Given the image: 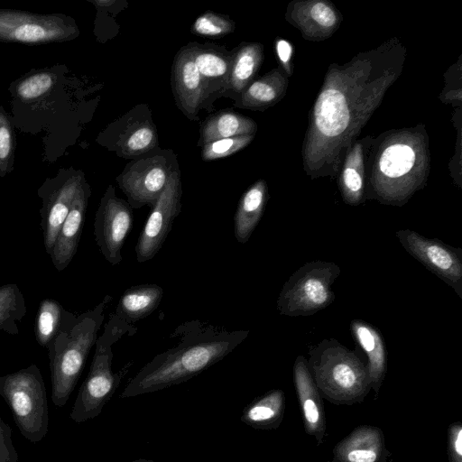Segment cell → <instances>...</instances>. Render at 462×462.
<instances>
[{"instance_id": "cell-1", "label": "cell", "mask_w": 462, "mask_h": 462, "mask_svg": "<svg viewBox=\"0 0 462 462\" xmlns=\"http://www.w3.org/2000/svg\"><path fill=\"white\" fill-rule=\"evenodd\" d=\"M404 54L392 41L346 64L330 66L303 142V166L312 179L337 173L354 138L399 77Z\"/></svg>"}, {"instance_id": "cell-2", "label": "cell", "mask_w": 462, "mask_h": 462, "mask_svg": "<svg viewBox=\"0 0 462 462\" xmlns=\"http://www.w3.org/2000/svg\"><path fill=\"white\" fill-rule=\"evenodd\" d=\"M249 335L200 320L180 324L171 337L179 343L144 365L128 382L121 398L135 397L184 383L221 361Z\"/></svg>"}, {"instance_id": "cell-3", "label": "cell", "mask_w": 462, "mask_h": 462, "mask_svg": "<svg viewBox=\"0 0 462 462\" xmlns=\"http://www.w3.org/2000/svg\"><path fill=\"white\" fill-rule=\"evenodd\" d=\"M428 166L425 135L416 130L391 135L376 153L367 198L385 205H404L425 185Z\"/></svg>"}, {"instance_id": "cell-4", "label": "cell", "mask_w": 462, "mask_h": 462, "mask_svg": "<svg viewBox=\"0 0 462 462\" xmlns=\"http://www.w3.org/2000/svg\"><path fill=\"white\" fill-rule=\"evenodd\" d=\"M112 300V296L106 295L93 309L79 316L67 310L60 329L48 348L51 401L55 406L63 407L74 391Z\"/></svg>"}, {"instance_id": "cell-5", "label": "cell", "mask_w": 462, "mask_h": 462, "mask_svg": "<svg viewBox=\"0 0 462 462\" xmlns=\"http://www.w3.org/2000/svg\"><path fill=\"white\" fill-rule=\"evenodd\" d=\"M308 368L320 393L335 405L362 402L371 390L366 364L335 338L323 339L309 351Z\"/></svg>"}, {"instance_id": "cell-6", "label": "cell", "mask_w": 462, "mask_h": 462, "mask_svg": "<svg viewBox=\"0 0 462 462\" xmlns=\"http://www.w3.org/2000/svg\"><path fill=\"white\" fill-rule=\"evenodd\" d=\"M136 330L135 327L128 324L115 312L110 314L108 321L105 324L104 332L96 341L88 374L79 390L69 413L74 422L81 423L95 419L112 399L132 365V363H129L119 372H113V345L125 334L132 336Z\"/></svg>"}, {"instance_id": "cell-7", "label": "cell", "mask_w": 462, "mask_h": 462, "mask_svg": "<svg viewBox=\"0 0 462 462\" xmlns=\"http://www.w3.org/2000/svg\"><path fill=\"white\" fill-rule=\"evenodd\" d=\"M0 395L10 407L22 436L32 443L42 440L48 432L49 409L39 367L32 364L1 376Z\"/></svg>"}, {"instance_id": "cell-8", "label": "cell", "mask_w": 462, "mask_h": 462, "mask_svg": "<svg viewBox=\"0 0 462 462\" xmlns=\"http://www.w3.org/2000/svg\"><path fill=\"white\" fill-rule=\"evenodd\" d=\"M335 263L312 261L296 270L283 284L277 310L289 317L310 316L335 300L332 285L340 274Z\"/></svg>"}, {"instance_id": "cell-9", "label": "cell", "mask_w": 462, "mask_h": 462, "mask_svg": "<svg viewBox=\"0 0 462 462\" xmlns=\"http://www.w3.org/2000/svg\"><path fill=\"white\" fill-rule=\"evenodd\" d=\"M177 167L172 151L152 150L129 162L116 182L133 209L144 206L152 208Z\"/></svg>"}, {"instance_id": "cell-10", "label": "cell", "mask_w": 462, "mask_h": 462, "mask_svg": "<svg viewBox=\"0 0 462 462\" xmlns=\"http://www.w3.org/2000/svg\"><path fill=\"white\" fill-rule=\"evenodd\" d=\"M79 34L75 21L62 14L0 10V42H3L45 44L69 41Z\"/></svg>"}, {"instance_id": "cell-11", "label": "cell", "mask_w": 462, "mask_h": 462, "mask_svg": "<svg viewBox=\"0 0 462 462\" xmlns=\"http://www.w3.org/2000/svg\"><path fill=\"white\" fill-rule=\"evenodd\" d=\"M98 142L122 158H134L158 146V134L149 106L137 105L111 123Z\"/></svg>"}, {"instance_id": "cell-12", "label": "cell", "mask_w": 462, "mask_h": 462, "mask_svg": "<svg viewBox=\"0 0 462 462\" xmlns=\"http://www.w3.org/2000/svg\"><path fill=\"white\" fill-rule=\"evenodd\" d=\"M396 237L403 249L462 299V250L437 238H428L411 230L400 229Z\"/></svg>"}, {"instance_id": "cell-13", "label": "cell", "mask_w": 462, "mask_h": 462, "mask_svg": "<svg viewBox=\"0 0 462 462\" xmlns=\"http://www.w3.org/2000/svg\"><path fill=\"white\" fill-rule=\"evenodd\" d=\"M133 208L109 185L100 199L94 220V236L104 258L112 265L122 262V248L133 228Z\"/></svg>"}, {"instance_id": "cell-14", "label": "cell", "mask_w": 462, "mask_h": 462, "mask_svg": "<svg viewBox=\"0 0 462 462\" xmlns=\"http://www.w3.org/2000/svg\"><path fill=\"white\" fill-rule=\"evenodd\" d=\"M182 186L177 167L147 217L135 245L138 263L152 260L162 249L175 218L181 210Z\"/></svg>"}, {"instance_id": "cell-15", "label": "cell", "mask_w": 462, "mask_h": 462, "mask_svg": "<svg viewBox=\"0 0 462 462\" xmlns=\"http://www.w3.org/2000/svg\"><path fill=\"white\" fill-rule=\"evenodd\" d=\"M84 180L81 171L61 170L55 178L47 179L38 190L42 201L40 215L43 245L48 254Z\"/></svg>"}, {"instance_id": "cell-16", "label": "cell", "mask_w": 462, "mask_h": 462, "mask_svg": "<svg viewBox=\"0 0 462 462\" xmlns=\"http://www.w3.org/2000/svg\"><path fill=\"white\" fill-rule=\"evenodd\" d=\"M293 383L306 433L323 443L326 431V414L321 395L308 368L307 358L299 356L293 365Z\"/></svg>"}, {"instance_id": "cell-17", "label": "cell", "mask_w": 462, "mask_h": 462, "mask_svg": "<svg viewBox=\"0 0 462 462\" xmlns=\"http://www.w3.org/2000/svg\"><path fill=\"white\" fill-rule=\"evenodd\" d=\"M171 84L178 106L189 119H197L208 95L188 46L180 49L175 56Z\"/></svg>"}, {"instance_id": "cell-18", "label": "cell", "mask_w": 462, "mask_h": 462, "mask_svg": "<svg viewBox=\"0 0 462 462\" xmlns=\"http://www.w3.org/2000/svg\"><path fill=\"white\" fill-rule=\"evenodd\" d=\"M330 462H386L391 456L383 431L377 426L359 425L338 441Z\"/></svg>"}, {"instance_id": "cell-19", "label": "cell", "mask_w": 462, "mask_h": 462, "mask_svg": "<svg viewBox=\"0 0 462 462\" xmlns=\"http://www.w3.org/2000/svg\"><path fill=\"white\" fill-rule=\"evenodd\" d=\"M90 187L86 180L80 185L71 208L49 254L58 272L63 271L75 256L81 237Z\"/></svg>"}, {"instance_id": "cell-20", "label": "cell", "mask_w": 462, "mask_h": 462, "mask_svg": "<svg viewBox=\"0 0 462 462\" xmlns=\"http://www.w3.org/2000/svg\"><path fill=\"white\" fill-rule=\"evenodd\" d=\"M339 14L334 6L322 0L299 1L288 5L286 19L309 40H323L339 26Z\"/></svg>"}, {"instance_id": "cell-21", "label": "cell", "mask_w": 462, "mask_h": 462, "mask_svg": "<svg viewBox=\"0 0 462 462\" xmlns=\"http://www.w3.org/2000/svg\"><path fill=\"white\" fill-rule=\"evenodd\" d=\"M187 46L191 52L208 97L222 94L227 90L233 51L228 52L222 47L210 44L193 43Z\"/></svg>"}, {"instance_id": "cell-22", "label": "cell", "mask_w": 462, "mask_h": 462, "mask_svg": "<svg viewBox=\"0 0 462 462\" xmlns=\"http://www.w3.org/2000/svg\"><path fill=\"white\" fill-rule=\"evenodd\" d=\"M350 329L356 344L366 355L371 389L378 394L387 371L383 338L376 328L362 319H353Z\"/></svg>"}, {"instance_id": "cell-23", "label": "cell", "mask_w": 462, "mask_h": 462, "mask_svg": "<svg viewBox=\"0 0 462 462\" xmlns=\"http://www.w3.org/2000/svg\"><path fill=\"white\" fill-rule=\"evenodd\" d=\"M268 188L263 180L252 184L241 196L234 216V235L238 243L248 242L264 211Z\"/></svg>"}, {"instance_id": "cell-24", "label": "cell", "mask_w": 462, "mask_h": 462, "mask_svg": "<svg viewBox=\"0 0 462 462\" xmlns=\"http://www.w3.org/2000/svg\"><path fill=\"white\" fill-rule=\"evenodd\" d=\"M164 291L155 283L131 286L121 295L115 313L128 324L151 315L160 305Z\"/></svg>"}, {"instance_id": "cell-25", "label": "cell", "mask_w": 462, "mask_h": 462, "mask_svg": "<svg viewBox=\"0 0 462 462\" xmlns=\"http://www.w3.org/2000/svg\"><path fill=\"white\" fill-rule=\"evenodd\" d=\"M284 411V392L273 389L248 403L244 408L240 420L256 430H273L282 422Z\"/></svg>"}, {"instance_id": "cell-26", "label": "cell", "mask_w": 462, "mask_h": 462, "mask_svg": "<svg viewBox=\"0 0 462 462\" xmlns=\"http://www.w3.org/2000/svg\"><path fill=\"white\" fill-rule=\"evenodd\" d=\"M256 123L248 116L234 111H221L206 119L200 128V145L210 142L244 136L254 135Z\"/></svg>"}, {"instance_id": "cell-27", "label": "cell", "mask_w": 462, "mask_h": 462, "mask_svg": "<svg viewBox=\"0 0 462 462\" xmlns=\"http://www.w3.org/2000/svg\"><path fill=\"white\" fill-rule=\"evenodd\" d=\"M287 86L288 79L283 71L274 69L247 86L241 93V106L246 109H265L283 97Z\"/></svg>"}, {"instance_id": "cell-28", "label": "cell", "mask_w": 462, "mask_h": 462, "mask_svg": "<svg viewBox=\"0 0 462 462\" xmlns=\"http://www.w3.org/2000/svg\"><path fill=\"white\" fill-rule=\"evenodd\" d=\"M263 59L259 42H243L233 50L228 89L241 94L253 82Z\"/></svg>"}, {"instance_id": "cell-29", "label": "cell", "mask_w": 462, "mask_h": 462, "mask_svg": "<svg viewBox=\"0 0 462 462\" xmlns=\"http://www.w3.org/2000/svg\"><path fill=\"white\" fill-rule=\"evenodd\" d=\"M338 186L346 204L356 206L364 201L365 170L361 143L351 146L346 155Z\"/></svg>"}, {"instance_id": "cell-30", "label": "cell", "mask_w": 462, "mask_h": 462, "mask_svg": "<svg viewBox=\"0 0 462 462\" xmlns=\"http://www.w3.org/2000/svg\"><path fill=\"white\" fill-rule=\"evenodd\" d=\"M67 310L53 299L40 302L35 318L34 332L38 344L47 349L59 333Z\"/></svg>"}, {"instance_id": "cell-31", "label": "cell", "mask_w": 462, "mask_h": 462, "mask_svg": "<svg viewBox=\"0 0 462 462\" xmlns=\"http://www.w3.org/2000/svg\"><path fill=\"white\" fill-rule=\"evenodd\" d=\"M26 311L23 295L16 284L9 283L0 287V331L18 335V323Z\"/></svg>"}, {"instance_id": "cell-32", "label": "cell", "mask_w": 462, "mask_h": 462, "mask_svg": "<svg viewBox=\"0 0 462 462\" xmlns=\"http://www.w3.org/2000/svg\"><path fill=\"white\" fill-rule=\"evenodd\" d=\"M56 79V74L50 71L28 74L15 83V95L23 101H33L48 93L55 85Z\"/></svg>"}, {"instance_id": "cell-33", "label": "cell", "mask_w": 462, "mask_h": 462, "mask_svg": "<svg viewBox=\"0 0 462 462\" xmlns=\"http://www.w3.org/2000/svg\"><path fill=\"white\" fill-rule=\"evenodd\" d=\"M235 27L229 17L208 11L195 20L191 32L202 37L219 38L233 32Z\"/></svg>"}, {"instance_id": "cell-34", "label": "cell", "mask_w": 462, "mask_h": 462, "mask_svg": "<svg viewBox=\"0 0 462 462\" xmlns=\"http://www.w3.org/2000/svg\"><path fill=\"white\" fill-rule=\"evenodd\" d=\"M15 134L10 117L0 106V177L14 168Z\"/></svg>"}, {"instance_id": "cell-35", "label": "cell", "mask_w": 462, "mask_h": 462, "mask_svg": "<svg viewBox=\"0 0 462 462\" xmlns=\"http://www.w3.org/2000/svg\"><path fill=\"white\" fill-rule=\"evenodd\" d=\"M254 135H244L219 139L203 145L201 157L204 161H214L234 154L246 147Z\"/></svg>"}, {"instance_id": "cell-36", "label": "cell", "mask_w": 462, "mask_h": 462, "mask_svg": "<svg viewBox=\"0 0 462 462\" xmlns=\"http://www.w3.org/2000/svg\"><path fill=\"white\" fill-rule=\"evenodd\" d=\"M0 462H19L11 427L0 417Z\"/></svg>"}, {"instance_id": "cell-37", "label": "cell", "mask_w": 462, "mask_h": 462, "mask_svg": "<svg viewBox=\"0 0 462 462\" xmlns=\"http://www.w3.org/2000/svg\"><path fill=\"white\" fill-rule=\"evenodd\" d=\"M448 462H462V424L453 422L448 431Z\"/></svg>"}, {"instance_id": "cell-38", "label": "cell", "mask_w": 462, "mask_h": 462, "mask_svg": "<svg viewBox=\"0 0 462 462\" xmlns=\"http://www.w3.org/2000/svg\"><path fill=\"white\" fill-rule=\"evenodd\" d=\"M276 52L279 57V60L286 70V72L289 74L290 70V60L291 58L292 53V48L290 42H288L285 40H278L276 42Z\"/></svg>"}, {"instance_id": "cell-39", "label": "cell", "mask_w": 462, "mask_h": 462, "mask_svg": "<svg viewBox=\"0 0 462 462\" xmlns=\"http://www.w3.org/2000/svg\"><path fill=\"white\" fill-rule=\"evenodd\" d=\"M116 1V0H94L91 1L96 6L98 7H109L113 5Z\"/></svg>"}, {"instance_id": "cell-40", "label": "cell", "mask_w": 462, "mask_h": 462, "mask_svg": "<svg viewBox=\"0 0 462 462\" xmlns=\"http://www.w3.org/2000/svg\"><path fill=\"white\" fill-rule=\"evenodd\" d=\"M131 462H155L152 459H146V458H138V459H134Z\"/></svg>"}]
</instances>
